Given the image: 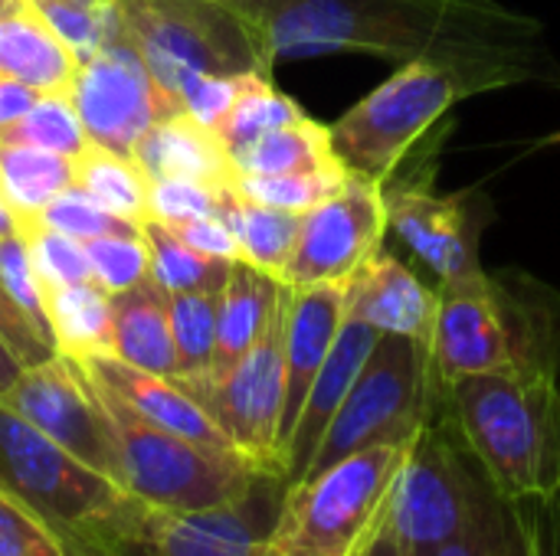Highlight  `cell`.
<instances>
[{
  "label": "cell",
  "mask_w": 560,
  "mask_h": 556,
  "mask_svg": "<svg viewBox=\"0 0 560 556\" xmlns=\"http://www.w3.org/2000/svg\"><path fill=\"white\" fill-rule=\"evenodd\" d=\"M92 380H98L105 390H112L121 403H128L141 419L180 436V439H190L203 449H213V452H236L230 446V439L223 436V429L213 423V416L171 377H158V374H148V370H138L112 354H102V357H85L79 360ZM240 456V452H236Z\"/></svg>",
  "instance_id": "20"
},
{
  "label": "cell",
  "mask_w": 560,
  "mask_h": 556,
  "mask_svg": "<svg viewBox=\"0 0 560 556\" xmlns=\"http://www.w3.org/2000/svg\"><path fill=\"white\" fill-rule=\"evenodd\" d=\"M230 262L220 265L203 285L190 292L171 295V334L177 351V383L190 387L210 377L217 354V324H220V298L226 285Z\"/></svg>",
  "instance_id": "26"
},
{
  "label": "cell",
  "mask_w": 560,
  "mask_h": 556,
  "mask_svg": "<svg viewBox=\"0 0 560 556\" xmlns=\"http://www.w3.org/2000/svg\"><path fill=\"white\" fill-rule=\"evenodd\" d=\"M443 403L446 390L433 380L427 347L410 338L381 334L331 419L308 475L371 446H407Z\"/></svg>",
  "instance_id": "10"
},
{
  "label": "cell",
  "mask_w": 560,
  "mask_h": 556,
  "mask_svg": "<svg viewBox=\"0 0 560 556\" xmlns=\"http://www.w3.org/2000/svg\"><path fill=\"white\" fill-rule=\"evenodd\" d=\"M43 223L75 242H89V239H102V236H121V233H141V226L108 213L102 203H95L89 193H82L79 187L62 190L46 210H43Z\"/></svg>",
  "instance_id": "40"
},
{
  "label": "cell",
  "mask_w": 560,
  "mask_h": 556,
  "mask_svg": "<svg viewBox=\"0 0 560 556\" xmlns=\"http://www.w3.org/2000/svg\"><path fill=\"white\" fill-rule=\"evenodd\" d=\"M69 95L89 141L128 157L141 134L167 118L154 79L125 33L79 62Z\"/></svg>",
  "instance_id": "16"
},
{
  "label": "cell",
  "mask_w": 560,
  "mask_h": 556,
  "mask_svg": "<svg viewBox=\"0 0 560 556\" xmlns=\"http://www.w3.org/2000/svg\"><path fill=\"white\" fill-rule=\"evenodd\" d=\"M236 177H253V174H292V170H315V167H331L341 164L335 147H331V131L328 125L315 121L312 115L292 125H282L253 144L240 147L230 154Z\"/></svg>",
  "instance_id": "29"
},
{
  "label": "cell",
  "mask_w": 560,
  "mask_h": 556,
  "mask_svg": "<svg viewBox=\"0 0 560 556\" xmlns=\"http://www.w3.org/2000/svg\"><path fill=\"white\" fill-rule=\"evenodd\" d=\"M502 495L463 442L446 403L407 442L387 498V524L410 556H427L479 521Z\"/></svg>",
  "instance_id": "7"
},
{
  "label": "cell",
  "mask_w": 560,
  "mask_h": 556,
  "mask_svg": "<svg viewBox=\"0 0 560 556\" xmlns=\"http://www.w3.org/2000/svg\"><path fill=\"white\" fill-rule=\"evenodd\" d=\"M446 410L505 501L560 495V377L472 374L446 387Z\"/></svg>",
  "instance_id": "4"
},
{
  "label": "cell",
  "mask_w": 560,
  "mask_h": 556,
  "mask_svg": "<svg viewBox=\"0 0 560 556\" xmlns=\"http://www.w3.org/2000/svg\"><path fill=\"white\" fill-rule=\"evenodd\" d=\"M427 556H535L525 508L518 501H495L463 534Z\"/></svg>",
  "instance_id": "35"
},
{
  "label": "cell",
  "mask_w": 560,
  "mask_h": 556,
  "mask_svg": "<svg viewBox=\"0 0 560 556\" xmlns=\"http://www.w3.org/2000/svg\"><path fill=\"white\" fill-rule=\"evenodd\" d=\"M548 144H560V131H558V134H551V138H548Z\"/></svg>",
  "instance_id": "53"
},
{
  "label": "cell",
  "mask_w": 560,
  "mask_h": 556,
  "mask_svg": "<svg viewBox=\"0 0 560 556\" xmlns=\"http://www.w3.org/2000/svg\"><path fill=\"white\" fill-rule=\"evenodd\" d=\"M141 233H144L148 252H151V279L171 295L203 285L220 265H226V259H207V256L194 252L158 220H144Z\"/></svg>",
  "instance_id": "36"
},
{
  "label": "cell",
  "mask_w": 560,
  "mask_h": 556,
  "mask_svg": "<svg viewBox=\"0 0 560 556\" xmlns=\"http://www.w3.org/2000/svg\"><path fill=\"white\" fill-rule=\"evenodd\" d=\"M387 203L381 184L348 174L338 193L302 213L295 249L282 282L292 288L348 282L387 236Z\"/></svg>",
  "instance_id": "14"
},
{
  "label": "cell",
  "mask_w": 560,
  "mask_h": 556,
  "mask_svg": "<svg viewBox=\"0 0 560 556\" xmlns=\"http://www.w3.org/2000/svg\"><path fill=\"white\" fill-rule=\"evenodd\" d=\"M302 118H308V111L292 95L276 88L272 79H259L256 85H249L240 95V102L226 111V118L213 128V134L233 154V151L253 144L256 138H262L282 125L302 121Z\"/></svg>",
  "instance_id": "31"
},
{
  "label": "cell",
  "mask_w": 560,
  "mask_h": 556,
  "mask_svg": "<svg viewBox=\"0 0 560 556\" xmlns=\"http://www.w3.org/2000/svg\"><path fill=\"white\" fill-rule=\"evenodd\" d=\"M33 7L75 62H85L125 33L115 0H33Z\"/></svg>",
  "instance_id": "33"
},
{
  "label": "cell",
  "mask_w": 560,
  "mask_h": 556,
  "mask_svg": "<svg viewBox=\"0 0 560 556\" xmlns=\"http://www.w3.org/2000/svg\"><path fill=\"white\" fill-rule=\"evenodd\" d=\"M20 370H23V364L10 354V347L0 341V397H3V393L10 390V383L20 377Z\"/></svg>",
  "instance_id": "49"
},
{
  "label": "cell",
  "mask_w": 560,
  "mask_h": 556,
  "mask_svg": "<svg viewBox=\"0 0 560 556\" xmlns=\"http://www.w3.org/2000/svg\"><path fill=\"white\" fill-rule=\"evenodd\" d=\"M72 187V157L0 141V193L10 203L16 226L43 220V210Z\"/></svg>",
  "instance_id": "27"
},
{
  "label": "cell",
  "mask_w": 560,
  "mask_h": 556,
  "mask_svg": "<svg viewBox=\"0 0 560 556\" xmlns=\"http://www.w3.org/2000/svg\"><path fill=\"white\" fill-rule=\"evenodd\" d=\"M0 556H72L66 541L0 475Z\"/></svg>",
  "instance_id": "38"
},
{
  "label": "cell",
  "mask_w": 560,
  "mask_h": 556,
  "mask_svg": "<svg viewBox=\"0 0 560 556\" xmlns=\"http://www.w3.org/2000/svg\"><path fill=\"white\" fill-rule=\"evenodd\" d=\"M282 495L285 482L266 475L246 495L213 508L158 511L144 505L128 556H269Z\"/></svg>",
  "instance_id": "15"
},
{
  "label": "cell",
  "mask_w": 560,
  "mask_h": 556,
  "mask_svg": "<svg viewBox=\"0 0 560 556\" xmlns=\"http://www.w3.org/2000/svg\"><path fill=\"white\" fill-rule=\"evenodd\" d=\"M43 308L52 331L56 354L85 360L112 354V295L95 282L79 285H43Z\"/></svg>",
  "instance_id": "25"
},
{
  "label": "cell",
  "mask_w": 560,
  "mask_h": 556,
  "mask_svg": "<svg viewBox=\"0 0 560 556\" xmlns=\"http://www.w3.org/2000/svg\"><path fill=\"white\" fill-rule=\"evenodd\" d=\"M89 374V370H85ZM118 439L121 488L158 511H197L246 495L259 478L272 475L236 452H213L141 419L112 390L92 380Z\"/></svg>",
  "instance_id": "9"
},
{
  "label": "cell",
  "mask_w": 560,
  "mask_h": 556,
  "mask_svg": "<svg viewBox=\"0 0 560 556\" xmlns=\"http://www.w3.org/2000/svg\"><path fill=\"white\" fill-rule=\"evenodd\" d=\"M230 190V187H226ZM223 190H213L197 180H151L148 187V220L177 226L200 216L220 213Z\"/></svg>",
  "instance_id": "41"
},
{
  "label": "cell",
  "mask_w": 560,
  "mask_h": 556,
  "mask_svg": "<svg viewBox=\"0 0 560 556\" xmlns=\"http://www.w3.org/2000/svg\"><path fill=\"white\" fill-rule=\"evenodd\" d=\"M377 338H381V331H374L371 324L345 315V324H341L322 370L315 374V380H312V387L305 393V403L299 410V419L292 426V436L285 442V452H282V482H285V488L299 485L308 475L312 459H315L331 419L338 416L351 383L358 380L364 360L371 357Z\"/></svg>",
  "instance_id": "18"
},
{
  "label": "cell",
  "mask_w": 560,
  "mask_h": 556,
  "mask_svg": "<svg viewBox=\"0 0 560 556\" xmlns=\"http://www.w3.org/2000/svg\"><path fill=\"white\" fill-rule=\"evenodd\" d=\"M0 282L7 285L10 298L26 311V318L52 341V331H49V321H46V308H43V288H39L36 269L30 262V252H26L20 233L0 239Z\"/></svg>",
  "instance_id": "43"
},
{
  "label": "cell",
  "mask_w": 560,
  "mask_h": 556,
  "mask_svg": "<svg viewBox=\"0 0 560 556\" xmlns=\"http://www.w3.org/2000/svg\"><path fill=\"white\" fill-rule=\"evenodd\" d=\"M184 246H190L194 252L207 256V259H240V242L230 229V223L217 213V216H200V220H187L177 226H167Z\"/></svg>",
  "instance_id": "45"
},
{
  "label": "cell",
  "mask_w": 560,
  "mask_h": 556,
  "mask_svg": "<svg viewBox=\"0 0 560 556\" xmlns=\"http://www.w3.org/2000/svg\"><path fill=\"white\" fill-rule=\"evenodd\" d=\"M16 233L23 236V246L30 252V262L36 269L39 288L43 285H79V282H92V265H89V252L85 242H75L56 229H49L43 220L16 226Z\"/></svg>",
  "instance_id": "37"
},
{
  "label": "cell",
  "mask_w": 560,
  "mask_h": 556,
  "mask_svg": "<svg viewBox=\"0 0 560 556\" xmlns=\"http://www.w3.org/2000/svg\"><path fill=\"white\" fill-rule=\"evenodd\" d=\"M39 95H43V92H36V88H30V85H23V82L0 79V131H3L7 125H13L16 118H23V115L33 108V102H36Z\"/></svg>",
  "instance_id": "47"
},
{
  "label": "cell",
  "mask_w": 560,
  "mask_h": 556,
  "mask_svg": "<svg viewBox=\"0 0 560 556\" xmlns=\"http://www.w3.org/2000/svg\"><path fill=\"white\" fill-rule=\"evenodd\" d=\"M440 285L423 282L407 262L384 246L345 282V315L371 324L381 334L430 344L436 324Z\"/></svg>",
  "instance_id": "17"
},
{
  "label": "cell",
  "mask_w": 560,
  "mask_h": 556,
  "mask_svg": "<svg viewBox=\"0 0 560 556\" xmlns=\"http://www.w3.org/2000/svg\"><path fill=\"white\" fill-rule=\"evenodd\" d=\"M0 141L30 144V147H43L62 157H75L85 151L89 134L82 128V118L69 92H43L23 118H16L13 125L0 131Z\"/></svg>",
  "instance_id": "32"
},
{
  "label": "cell",
  "mask_w": 560,
  "mask_h": 556,
  "mask_svg": "<svg viewBox=\"0 0 560 556\" xmlns=\"http://www.w3.org/2000/svg\"><path fill=\"white\" fill-rule=\"evenodd\" d=\"M358 556H410L404 551V544L397 541V534L390 531V524H387V514H384V521L374 528V534L368 537V544H364V551Z\"/></svg>",
  "instance_id": "48"
},
{
  "label": "cell",
  "mask_w": 560,
  "mask_h": 556,
  "mask_svg": "<svg viewBox=\"0 0 560 556\" xmlns=\"http://www.w3.org/2000/svg\"><path fill=\"white\" fill-rule=\"evenodd\" d=\"M0 475L66 541L69 554L118 556L141 508L121 485L95 472L0 400Z\"/></svg>",
  "instance_id": "5"
},
{
  "label": "cell",
  "mask_w": 560,
  "mask_h": 556,
  "mask_svg": "<svg viewBox=\"0 0 560 556\" xmlns=\"http://www.w3.org/2000/svg\"><path fill=\"white\" fill-rule=\"evenodd\" d=\"M282 292H285V282L259 272L256 265H249L243 259H233L230 272H226L223 298H220L217 354H213L210 377L200 380V383H190L184 390L217 383L223 374H230L243 360V354L259 341L266 324L272 321V315H276L279 301H282Z\"/></svg>",
  "instance_id": "22"
},
{
  "label": "cell",
  "mask_w": 560,
  "mask_h": 556,
  "mask_svg": "<svg viewBox=\"0 0 560 556\" xmlns=\"http://www.w3.org/2000/svg\"><path fill=\"white\" fill-rule=\"evenodd\" d=\"M220 216L230 223V229L240 242V259L282 282L285 262L299 239L302 213L253 203L230 187V190H223Z\"/></svg>",
  "instance_id": "28"
},
{
  "label": "cell",
  "mask_w": 560,
  "mask_h": 556,
  "mask_svg": "<svg viewBox=\"0 0 560 556\" xmlns=\"http://www.w3.org/2000/svg\"><path fill=\"white\" fill-rule=\"evenodd\" d=\"M121 29L148 66L167 118L184 115L197 75H272L262 29L223 0H115Z\"/></svg>",
  "instance_id": "6"
},
{
  "label": "cell",
  "mask_w": 560,
  "mask_h": 556,
  "mask_svg": "<svg viewBox=\"0 0 560 556\" xmlns=\"http://www.w3.org/2000/svg\"><path fill=\"white\" fill-rule=\"evenodd\" d=\"M285 311L289 285L272 321L266 324L259 341L243 354V360L217 383L187 390L213 416V423L223 429V436L243 459L279 478V423L285 397Z\"/></svg>",
  "instance_id": "11"
},
{
  "label": "cell",
  "mask_w": 560,
  "mask_h": 556,
  "mask_svg": "<svg viewBox=\"0 0 560 556\" xmlns=\"http://www.w3.org/2000/svg\"><path fill=\"white\" fill-rule=\"evenodd\" d=\"M381 190L387 203V229L413 252L436 285L486 269L479 242L495 220V206L482 187L436 193L433 184H390Z\"/></svg>",
  "instance_id": "13"
},
{
  "label": "cell",
  "mask_w": 560,
  "mask_h": 556,
  "mask_svg": "<svg viewBox=\"0 0 560 556\" xmlns=\"http://www.w3.org/2000/svg\"><path fill=\"white\" fill-rule=\"evenodd\" d=\"M72 187L89 193L108 213L141 226L148 220V187L151 180L144 170L118 151L85 144L82 154L72 157Z\"/></svg>",
  "instance_id": "30"
},
{
  "label": "cell",
  "mask_w": 560,
  "mask_h": 556,
  "mask_svg": "<svg viewBox=\"0 0 560 556\" xmlns=\"http://www.w3.org/2000/svg\"><path fill=\"white\" fill-rule=\"evenodd\" d=\"M0 400L56 446L121 485V456L112 416L75 357L52 354L43 364L23 367Z\"/></svg>",
  "instance_id": "12"
},
{
  "label": "cell",
  "mask_w": 560,
  "mask_h": 556,
  "mask_svg": "<svg viewBox=\"0 0 560 556\" xmlns=\"http://www.w3.org/2000/svg\"><path fill=\"white\" fill-rule=\"evenodd\" d=\"M75 69V56L49 29L33 0H20L0 13V79L36 92H69Z\"/></svg>",
  "instance_id": "23"
},
{
  "label": "cell",
  "mask_w": 560,
  "mask_h": 556,
  "mask_svg": "<svg viewBox=\"0 0 560 556\" xmlns=\"http://www.w3.org/2000/svg\"><path fill=\"white\" fill-rule=\"evenodd\" d=\"M89 265H92V282L118 295L125 288H135L151 275V252L144 233H121V236H102L85 242Z\"/></svg>",
  "instance_id": "39"
},
{
  "label": "cell",
  "mask_w": 560,
  "mask_h": 556,
  "mask_svg": "<svg viewBox=\"0 0 560 556\" xmlns=\"http://www.w3.org/2000/svg\"><path fill=\"white\" fill-rule=\"evenodd\" d=\"M407 446H371L285 488L272 528L276 556H354L387 514Z\"/></svg>",
  "instance_id": "8"
},
{
  "label": "cell",
  "mask_w": 560,
  "mask_h": 556,
  "mask_svg": "<svg viewBox=\"0 0 560 556\" xmlns=\"http://www.w3.org/2000/svg\"><path fill=\"white\" fill-rule=\"evenodd\" d=\"M0 341L10 347V354L23 367L43 364V360H49L56 354L52 341L26 318V311L10 298L3 282H0Z\"/></svg>",
  "instance_id": "44"
},
{
  "label": "cell",
  "mask_w": 560,
  "mask_h": 556,
  "mask_svg": "<svg viewBox=\"0 0 560 556\" xmlns=\"http://www.w3.org/2000/svg\"><path fill=\"white\" fill-rule=\"evenodd\" d=\"M345 324V282L325 285H289V311H285V397H282V423H279V465L305 393L322 370L338 331Z\"/></svg>",
  "instance_id": "19"
},
{
  "label": "cell",
  "mask_w": 560,
  "mask_h": 556,
  "mask_svg": "<svg viewBox=\"0 0 560 556\" xmlns=\"http://www.w3.org/2000/svg\"><path fill=\"white\" fill-rule=\"evenodd\" d=\"M131 161L148 180H197L213 190H226L236 180L230 151L190 115L154 121L135 144Z\"/></svg>",
  "instance_id": "21"
},
{
  "label": "cell",
  "mask_w": 560,
  "mask_h": 556,
  "mask_svg": "<svg viewBox=\"0 0 560 556\" xmlns=\"http://www.w3.org/2000/svg\"><path fill=\"white\" fill-rule=\"evenodd\" d=\"M112 357L158 374L177 377V351L171 334V295L148 275L135 288L112 295Z\"/></svg>",
  "instance_id": "24"
},
{
  "label": "cell",
  "mask_w": 560,
  "mask_h": 556,
  "mask_svg": "<svg viewBox=\"0 0 560 556\" xmlns=\"http://www.w3.org/2000/svg\"><path fill=\"white\" fill-rule=\"evenodd\" d=\"M259 79H272V75H259V72H236V75H197L184 85V115H190L194 121H200L203 128H217L226 111L240 102V95L256 85Z\"/></svg>",
  "instance_id": "42"
},
{
  "label": "cell",
  "mask_w": 560,
  "mask_h": 556,
  "mask_svg": "<svg viewBox=\"0 0 560 556\" xmlns=\"http://www.w3.org/2000/svg\"><path fill=\"white\" fill-rule=\"evenodd\" d=\"M361 551H364V547H361ZM361 551H358V554H361ZM358 554H354V556H358ZM269 556H276V554H272V544H269Z\"/></svg>",
  "instance_id": "54"
},
{
  "label": "cell",
  "mask_w": 560,
  "mask_h": 556,
  "mask_svg": "<svg viewBox=\"0 0 560 556\" xmlns=\"http://www.w3.org/2000/svg\"><path fill=\"white\" fill-rule=\"evenodd\" d=\"M13 233H16V216H13L10 203L3 200V193H0V239H7Z\"/></svg>",
  "instance_id": "51"
},
{
  "label": "cell",
  "mask_w": 560,
  "mask_h": 556,
  "mask_svg": "<svg viewBox=\"0 0 560 556\" xmlns=\"http://www.w3.org/2000/svg\"><path fill=\"white\" fill-rule=\"evenodd\" d=\"M259 29L272 66L335 52L397 66L430 59L482 92L551 69L541 20L499 0H266Z\"/></svg>",
  "instance_id": "1"
},
{
  "label": "cell",
  "mask_w": 560,
  "mask_h": 556,
  "mask_svg": "<svg viewBox=\"0 0 560 556\" xmlns=\"http://www.w3.org/2000/svg\"><path fill=\"white\" fill-rule=\"evenodd\" d=\"M13 3H20V0H0V13H3V10H10Z\"/></svg>",
  "instance_id": "52"
},
{
  "label": "cell",
  "mask_w": 560,
  "mask_h": 556,
  "mask_svg": "<svg viewBox=\"0 0 560 556\" xmlns=\"http://www.w3.org/2000/svg\"><path fill=\"white\" fill-rule=\"evenodd\" d=\"M528 518L535 556H560V495L548 501H518Z\"/></svg>",
  "instance_id": "46"
},
{
  "label": "cell",
  "mask_w": 560,
  "mask_h": 556,
  "mask_svg": "<svg viewBox=\"0 0 560 556\" xmlns=\"http://www.w3.org/2000/svg\"><path fill=\"white\" fill-rule=\"evenodd\" d=\"M427 357L443 390L472 374L560 377V292L522 269L446 282Z\"/></svg>",
  "instance_id": "2"
},
{
  "label": "cell",
  "mask_w": 560,
  "mask_h": 556,
  "mask_svg": "<svg viewBox=\"0 0 560 556\" xmlns=\"http://www.w3.org/2000/svg\"><path fill=\"white\" fill-rule=\"evenodd\" d=\"M223 3H230L233 10H240L243 16H249L256 26H259V16H262V10H266V0H223Z\"/></svg>",
  "instance_id": "50"
},
{
  "label": "cell",
  "mask_w": 560,
  "mask_h": 556,
  "mask_svg": "<svg viewBox=\"0 0 560 556\" xmlns=\"http://www.w3.org/2000/svg\"><path fill=\"white\" fill-rule=\"evenodd\" d=\"M72 556H79V554H72Z\"/></svg>",
  "instance_id": "55"
},
{
  "label": "cell",
  "mask_w": 560,
  "mask_h": 556,
  "mask_svg": "<svg viewBox=\"0 0 560 556\" xmlns=\"http://www.w3.org/2000/svg\"><path fill=\"white\" fill-rule=\"evenodd\" d=\"M482 88L456 69L413 59L328 125L338 161L381 187L433 184L453 108Z\"/></svg>",
  "instance_id": "3"
},
{
  "label": "cell",
  "mask_w": 560,
  "mask_h": 556,
  "mask_svg": "<svg viewBox=\"0 0 560 556\" xmlns=\"http://www.w3.org/2000/svg\"><path fill=\"white\" fill-rule=\"evenodd\" d=\"M345 164L331 167H315V170H292V174H253V177H236L233 190L253 203L289 210V213H308L322 200L341 190L348 180Z\"/></svg>",
  "instance_id": "34"
}]
</instances>
